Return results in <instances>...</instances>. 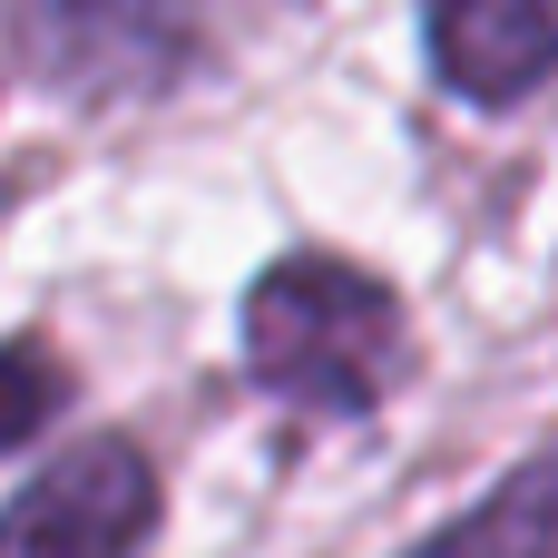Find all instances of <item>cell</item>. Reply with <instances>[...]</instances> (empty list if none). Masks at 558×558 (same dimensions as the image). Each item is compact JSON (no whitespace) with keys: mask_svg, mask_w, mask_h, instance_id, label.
<instances>
[{"mask_svg":"<svg viewBox=\"0 0 558 558\" xmlns=\"http://www.w3.org/2000/svg\"><path fill=\"white\" fill-rule=\"evenodd\" d=\"M245 373L314 412V422H363L402 383V304L343 255H284L245 294Z\"/></svg>","mask_w":558,"mask_h":558,"instance_id":"obj_1","label":"cell"},{"mask_svg":"<svg viewBox=\"0 0 558 558\" xmlns=\"http://www.w3.org/2000/svg\"><path fill=\"white\" fill-rule=\"evenodd\" d=\"M147 530H157V471L137 441L98 432L0 510V558H128Z\"/></svg>","mask_w":558,"mask_h":558,"instance_id":"obj_2","label":"cell"},{"mask_svg":"<svg viewBox=\"0 0 558 558\" xmlns=\"http://www.w3.org/2000/svg\"><path fill=\"white\" fill-rule=\"evenodd\" d=\"M432 78L471 108H510L558 69V0H422Z\"/></svg>","mask_w":558,"mask_h":558,"instance_id":"obj_3","label":"cell"},{"mask_svg":"<svg viewBox=\"0 0 558 558\" xmlns=\"http://www.w3.org/2000/svg\"><path fill=\"white\" fill-rule=\"evenodd\" d=\"M196 0H29V39L78 88H147L186 59Z\"/></svg>","mask_w":558,"mask_h":558,"instance_id":"obj_4","label":"cell"},{"mask_svg":"<svg viewBox=\"0 0 558 558\" xmlns=\"http://www.w3.org/2000/svg\"><path fill=\"white\" fill-rule=\"evenodd\" d=\"M412 558H558V451H539L530 471H510L481 510L432 530Z\"/></svg>","mask_w":558,"mask_h":558,"instance_id":"obj_5","label":"cell"},{"mask_svg":"<svg viewBox=\"0 0 558 558\" xmlns=\"http://www.w3.org/2000/svg\"><path fill=\"white\" fill-rule=\"evenodd\" d=\"M59 392H69V383H59V363H49L39 343H0V451L29 441V432L59 412Z\"/></svg>","mask_w":558,"mask_h":558,"instance_id":"obj_6","label":"cell"}]
</instances>
